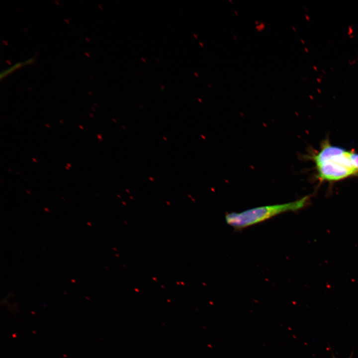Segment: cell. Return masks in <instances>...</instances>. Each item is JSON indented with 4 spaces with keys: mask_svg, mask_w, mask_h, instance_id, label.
<instances>
[{
    "mask_svg": "<svg viewBox=\"0 0 358 358\" xmlns=\"http://www.w3.org/2000/svg\"><path fill=\"white\" fill-rule=\"evenodd\" d=\"M313 161L320 181L333 182L358 176V153L323 141L319 151L306 157Z\"/></svg>",
    "mask_w": 358,
    "mask_h": 358,
    "instance_id": "6da1fadb",
    "label": "cell"
},
{
    "mask_svg": "<svg viewBox=\"0 0 358 358\" xmlns=\"http://www.w3.org/2000/svg\"><path fill=\"white\" fill-rule=\"evenodd\" d=\"M310 197V195H306L288 203L259 206L241 212L227 213L225 219L227 224L235 229H242L284 212L298 211L308 204Z\"/></svg>",
    "mask_w": 358,
    "mask_h": 358,
    "instance_id": "7a4b0ae2",
    "label": "cell"
},
{
    "mask_svg": "<svg viewBox=\"0 0 358 358\" xmlns=\"http://www.w3.org/2000/svg\"><path fill=\"white\" fill-rule=\"evenodd\" d=\"M24 64H26L25 61L24 62H19L15 63L14 64L8 67L7 68L5 69L3 71H2L0 73V79H1L2 78H4L6 75L9 74L11 72H13V71L21 67Z\"/></svg>",
    "mask_w": 358,
    "mask_h": 358,
    "instance_id": "3957f363",
    "label": "cell"
},
{
    "mask_svg": "<svg viewBox=\"0 0 358 358\" xmlns=\"http://www.w3.org/2000/svg\"><path fill=\"white\" fill-rule=\"evenodd\" d=\"M234 12H235V13H236V14L237 15H238V12H237V11H236V10H234Z\"/></svg>",
    "mask_w": 358,
    "mask_h": 358,
    "instance_id": "277c9868",
    "label": "cell"
},
{
    "mask_svg": "<svg viewBox=\"0 0 358 358\" xmlns=\"http://www.w3.org/2000/svg\"><path fill=\"white\" fill-rule=\"evenodd\" d=\"M292 28H293V29H294L295 31H296V29H295V28L293 26Z\"/></svg>",
    "mask_w": 358,
    "mask_h": 358,
    "instance_id": "5b68a950",
    "label": "cell"
},
{
    "mask_svg": "<svg viewBox=\"0 0 358 358\" xmlns=\"http://www.w3.org/2000/svg\"><path fill=\"white\" fill-rule=\"evenodd\" d=\"M305 50H306L307 52L308 51V50H307V49L306 48H305Z\"/></svg>",
    "mask_w": 358,
    "mask_h": 358,
    "instance_id": "8992f818",
    "label": "cell"
},
{
    "mask_svg": "<svg viewBox=\"0 0 358 358\" xmlns=\"http://www.w3.org/2000/svg\"><path fill=\"white\" fill-rule=\"evenodd\" d=\"M306 17H307V18L308 19V20H309V18H308V17L307 16V15H306Z\"/></svg>",
    "mask_w": 358,
    "mask_h": 358,
    "instance_id": "52a82bcc",
    "label": "cell"
},
{
    "mask_svg": "<svg viewBox=\"0 0 358 358\" xmlns=\"http://www.w3.org/2000/svg\"><path fill=\"white\" fill-rule=\"evenodd\" d=\"M301 41L303 42V44L304 43V42L303 40H302V39H301Z\"/></svg>",
    "mask_w": 358,
    "mask_h": 358,
    "instance_id": "ba28073f",
    "label": "cell"
}]
</instances>
